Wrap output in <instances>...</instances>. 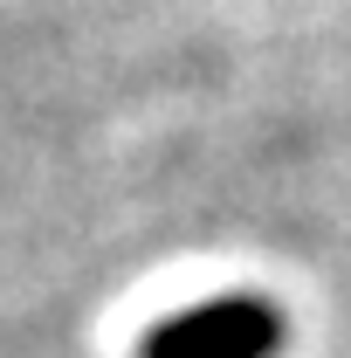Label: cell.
Returning <instances> with one entry per match:
<instances>
[{
	"label": "cell",
	"instance_id": "6da1fadb",
	"mask_svg": "<svg viewBox=\"0 0 351 358\" xmlns=\"http://www.w3.org/2000/svg\"><path fill=\"white\" fill-rule=\"evenodd\" d=\"M282 345H289V324L268 296H207L152 324L138 358H275Z\"/></svg>",
	"mask_w": 351,
	"mask_h": 358
}]
</instances>
